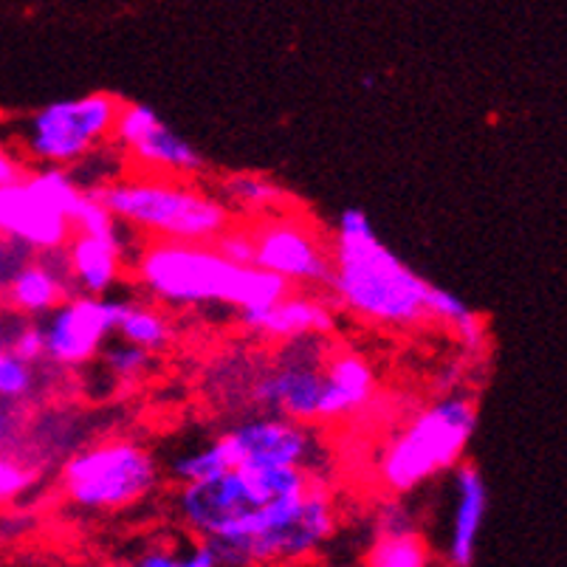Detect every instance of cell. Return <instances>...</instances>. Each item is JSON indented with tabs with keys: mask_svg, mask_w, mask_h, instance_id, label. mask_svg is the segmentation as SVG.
I'll list each match as a JSON object with an SVG mask.
<instances>
[{
	"mask_svg": "<svg viewBox=\"0 0 567 567\" xmlns=\"http://www.w3.org/2000/svg\"><path fill=\"white\" fill-rule=\"evenodd\" d=\"M339 525L337 497L331 481L319 474L311 492L300 503V508L286 519L277 530L246 548V567L268 565H302L322 554L333 539Z\"/></svg>",
	"mask_w": 567,
	"mask_h": 567,
	"instance_id": "cell-14",
	"label": "cell"
},
{
	"mask_svg": "<svg viewBox=\"0 0 567 567\" xmlns=\"http://www.w3.org/2000/svg\"><path fill=\"white\" fill-rule=\"evenodd\" d=\"M328 297L339 311L384 331H415L430 324V282L412 271L375 231L364 209H342L331 229Z\"/></svg>",
	"mask_w": 567,
	"mask_h": 567,
	"instance_id": "cell-3",
	"label": "cell"
},
{
	"mask_svg": "<svg viewBox=\"0 0 567 567\" xmlns=\"http://www.w3.org/2000/svg\"><path fill=\"white\" fill-rule=\"evenodd\" d=\"M229 466L257 463V466H302L322 472L324 443L319 426L293 417L251 410L246 417L218 435Z\"/></svg>",
	"mask_w": 567,
	"mask_h": 567,
	"instance_id": "cell-11",
	"label": "cell"
},
{
	"mask_svg": "<svg viewBox=\"0 0 567 567\" xmlns=\"http://www.w3.org/2000/svg\"><path fill=\"white\" fill-rule=\"evenodd\" d=\"M164 481V468L142 441L105 435L82 443L60 463V492L76 512L111 517L147 503Z\"/></svg>",
	"mask_w": 567,
	"mask_h": 567,
	"instance_id": "cell-6",
	"label": "cell"
},
{
	"mask_svg": "<svg viewBox=\"0 0 567 567\" xmlns=\"http://www.w3.org/2000/svg\"><path fill=\"white\" fill-rule=\"evenodd\" d=\"M131 277L142 297L167 311L229 308L235 313L275 306L291 291L286 277L249 262H231L215 244L195 240H151L133 249Z\"/></svg>",
	"mask_w": 567,
	"mask_h": 567,
	"instance_id": "cell-2",
	"label": "cell"
},
{
	"mask_svg": "<svg viewBox=\"0 0 567 567\" xmlns=\"http://www.w3.org/2000/svg\"><path fill=\"white\" fill-rule=\"evenodd\" d=\"M218 251L224 257H229L231 262H240V266H249L255 262V235H251V226L249 224H235L224 231V235L215 240Z\"/></svg>",
	"mask_w": 567,
	"mask_h": 567,
	"instance_id": "cell-27",
	"label": "cell"
},
{
	"mask_svg": "<svg viewBox=\"0 0 567 567\" xmlns=\"http://www.w3.org/2000/svg\"><path fill=\"white\" fill-rule=\"evenodd\" d=\"M74 293L69 275V260L65 249L38 251L32 260H25L14 280L7 288V306L14 311L25 313L32 319H43L45 313L54 311L60 302Z\"/></svg>",
	"mask_w": 567,
	"mask_h": 567,
	"instance_id": "cell-18",
	"label": "cell"
},
{
	"mask_svg": "<svg viewBox=\"0 0 567 567\" xmlns=\"http://www.w3.org/2000/svg\"><path fill=\"white\" fill-rule=\"evenodd\" d=\"M156 355L158 353H153V350H144L138 344L113 337L96 362L105 368L107 379L118 381L122 386H133L138 381L151 379L153 368H156Z\"/></svg>",
	"mask_w": 567,
	"mask_h": 567,
	"instance_id": "cell-23",
	"label": "cell"
},
{
	"mask_svg": "<svg viewBox=\"0 0 567 567\" xmlns=\"http://www.w3.org/2000/svg\"><path fill=\"white\" fill-rule=\"evenodd\" d=\"M116 144L127 167L136 173L167 175V178H200L206 173V156L189 138L158 116L144 102H125L113 127Z\"/></svg>",
	"mask_w": 567,
	"mask_h": 567,
	"instance_id": "cell-12",
	"label": "cell"
},
{
	"mask_svg": "<svg viewBox=\"0 0 567 567\" xmlns=\"http://www.w3.org/2000/svg\"><path fill=\"white\" fill-rule=\"evenodd\" d=\"M38 251H32L29 246H23L14 237L0 235V302L7 300V288L14 280V275L20 271L25 260H32Z\"/></svg>",
	"mask_w": 567,
	"mask_h": 567,
	"instance_id": "cell-28",
	"label": "cell"
},
{
	"mask_svg": "<svg viewBox=\"0 0 567 567\" xmlns=\"http://www.w3.org/2000/svg\"><path fill=\"white\" fill-rule=\"evenodd\" d=\"M426 311H430V322L441 324L443 331L452 333L466 353H483V350H486V319L474 311L466 300H461L457 293L432 286L430 300H426Z\"/></svg>",
	"mask_w": 567,
	"mask_h": 567,
	"instance_id": "cell-20",
	"label": "cell"
},
{
	"mask_svg": "<svg viewBox=\"0 0 567 567\" xmlns=\"http://www.w3.org/2000/svg\"><path fill=\"white\" fill-rule=\"evenodd\" d=\"M40 468L20 450H0V508L20 503L38 488Z\"/></svg>",
	"mask_w": 567,
	"mask_h": 567,
	"instance_id": "cell-24",
	"label": "cell"
},
{
	"mask_svg": "<svg viewBox=\"0 0 567 567\" xmlns=\"http://www.w3.org/2000/svg\"><path fill=\"white\" fill-rule=\"evenodd\" d=\"M118 293H69L51 313H45V364L56 370H80L94 364L105 344L116 337Z\"/></svg>",
	"mask_w": 567,
	"mask_h": 567,
	"instance_id": "cell-13",
	"label": "cell"
},
{
	"mask_svg": "<svg viewBox=\"0 0 567 567\" xmlns=\"http://www.w3.org/2000/svg\"><path fill=\"white\" fill-rule=\"evenodd\" d=\"M220 198L235 209V213H246L249 218H260V215L288 213V206L293 198L288 195L286 187L271 182L268 175L257 173H231L220 178Z\"/></svg>",
	"mask_w": 567,
	"mask_h": 567,
	"instance_id": "cell-21",
	"label": "cell"
},
{
	"mask_svg": "<svg viewBox=\"0 0 567 567\" xmlns=\"http://www.w3.org/2000/svg\"><path fill=\"white\" fill-rule=\"evenodd\" d=\"M116 220L133 235L151 240H195L215 244L237 220V213L220 195H213L198 178L133 173L96 187Z\"/></svg>",
	"mask_w": 567,
	"mask_h": 567,
	"instance_id": "cell-4",
	"label": "cell"
},
{
	"mask_svg": "<svg viewBox=\"0 0 567 567\" xmlns=\"http://www.w3.org/2000/svg\"><path fill=\"white\" fill-rule=\"evenodd\" d=\"M331 348L333 337H302L275 344V353L262 355L251 384V410L311 426H331Z\"/></svg>",
	"mask_w": 567,
	"mask_h": 567,
	"instance_id": "cell-8",
	"label": "cell"
},
{
	"mask_svg": "<svg viewBox=\"0 0 567 567\" xmlns=\"http://www.w3.org/2000/svg\"><path fill=\"white\" fill-rule=\"evenodd\" d=\"M410 530H421V519H417V514L404 503V497L386 494V499L375 508L373 514V536L410 534Z\"/></svg>",
	"mask_w": 567,
	"mask_h": 567,
	"instance_id": "cell-26",
	"label": "cell"
},
{
	"mask_svg": "<svg viewBox=\"0 0 567 567\" xmlns=\"http://www.w3.org/2000/svg\"><path fill=\"white\" fill-rule=\"evenodd\" d=\"M125 100L111 91H91L38 107L7 131L20 162L34 167H69L94 156L113 142L118 111Z\"/></svg>",
	"mask_w": 567,
	"mask_h": 567,
	"instance_id": "cell-7",
	"label": "cell"
},
{
	"mask_svg": "<svg viewBox=\"0 0 567 567\" xmlns=\"http://www.w3.org/2000/svg\"><path fill=\"white\" fill-rule=\"evenodd\" d=\"M127 226H118L116 231H74L65 244V260H69V275L74 291L96 293L107 297L116 293L118 286L131 277L133 249L127 244Z\"/></svg>",
	"mask_w": 567,
	"mask_h": 567,
	"instance_id": "cell-17",
	"label": "cell"
},
{
	"mask_svg": "<svg viewBox=\"0 0 567 567\" xmlns=\"http://www.w3.org/2000/svg\"><path fill=\"white\" fill-rule=\"evenodd\" d=\"M29 410L18 401H0V450H18L23 441Z\"/></svg>",
	"mask_w": 567,
	"mask_h": 567,
	"instance_id": "cell-29",
	"label": "cell"
},
{
	"mask_svg": "<svg viewBox=\"0 0 567 567\" xmlns=\"http://www.w3.org/2000/svg\"><path fill=\"white\" fill-rule=\"evenodd\" d=\"M474 432L477 404L468 395L452 393L424 404L384 443L375 463L381 488L395 497H410L437 477H446L466 457Z\"/></svg>",
	"mask_w": 567,
	"mask_h": 567,
	"instance_id": "cell-5",
	"label": "cell"
},
{
	"mask_svg": "<svg viewBox=\"0 0 567 567\" xmlns=\"http://www.w3.org/2000/svg\"><path fill=\"white\" fill-rule=\"evenodd\" d=\"M237 324L244 333L268 344L302 337H333L339 324V308L333 306L328 291L291 288L275 306L237 313Z\"/></svg>",
	"mask_w": 567,
	"mask_h": 567,
	"instance_id": "cell-15",
	"label": "cell"
},
{
	"mask_svg": "<svg viewBox=\"0 0 567 567\" xmlns=\"http://www.w3.org/2000/svg\"><path fill=\"white\" fill-rule=\"evenodd\" d=\"M116 337L138 344L153 353H164L175 339V322L167 308L147 297H127L118 293Z\"/></svg>",
	"mask_w": 567,
	"mask_h": 567,
	"instance_id": "cell-19",
	"label": "cell"
},
{
	"mask_svg": "<svg viewBox=\"0 0 567 567\" xmlns=\"http://www.w3.org/2000/svg\"><path fill=\"white\" fill-rule=\"evenodd\" d=\"M257 266L286 277L293 288L324 291L331 282V237L313 229L302 215L275 213L251 218Z\"/></svg>",
	"mask_w": 567,
	"mask_h": 567,
	"instance_id": "cell-10",
	"label": "cell"
},
{
	"mask_svg": "<svg viewBox=\"0 0 567 567\" xmlns=\"http://www.w3.org/2000/svg\"><path fill=\"white\" fill-rule=\"evenodd\" d=\"M131 565L138 567H182V545L153 543L142 550V556H131Z\"/></svg>",
	"mask_w": 567,
	"mask_h": 567,
	"instance_id": "cell-30",
	"label": "cell"
},
{
	"mask_svg": "<svg viewBox=\"0 0 567 567\" xmlns=\"http://www.w3.org/2000/svg\"><path fill=\"white\" fill-rule=\"evenodd\" d=\"M85 187L69 167H38L0 184V235L32 251H56L74 235L76 206Z\"/></svg>",
	"mask_w": 567,
	"mask_h": 567,
	"instance_id": "cell-9",
	"label": "cell"
},
{
	"mask_svg": "<svg viewBox=\"0 0 567 567\" xmlns=\"http://www.w3.org/2000/svg\"><path fill=\"white\" fill-rule=\"evenodd\" d=\"M319 474L324 472L240 463L209 481L178 483L173 512L189 536L218 548L220 567H246V548L300 508Z\"/></svg>",
	"mask_w": 567,
	"mask_h": 567,
	"instance_id": "cell-1",
	"label": "cell"
},
{
	"mask_svg": "<svg viewBox=\"0 0 567 567\" xmlns=\"http://www.w3.org/2000/svg\"><path fill=\"white\" fill-rule=\"evenodd\" d=\"M40 364L25 362L12 350L0 348V401H18L29 404L40 386Z\"/></svg>",
	"mask_w": 567,
	"mask_h": 567,
	"instance_id": "cell-25",
	"label": "cell"
},
{
	"mask_svg": "<svg viewBox=\"0 0 567 567\" xmlns=\"http://www.w3.org/2000/svg\"><path fill=\"white\" fill-rule=\"evenodd\" d=\"M435 561V548L421 530L373 536L362 556V565L368 567H430Z\"/></svg>",
	"mask_w": 567,
	"mask_h": 567,
	"instance_id": "cell-22",
	"label": "cell"
},
{
	"mask_svg": "<svg viewBox=\"0 0 567 567\" xmlns=\"http://www.w3.org/2000/svg\"><path fill=\"white\" fill-rule=\"evenodd\" d=\"M446 503H450V519L441 534L437 559L450 567H468L477 559L483 525L488 517V483L481 468L472 463H457L446 474Z\"/></svg>",
	"mask_w": 567,
	"mask_h": 567,
	"instance_id": "cell-16",
	"label": "cell"
}]
</instances>
